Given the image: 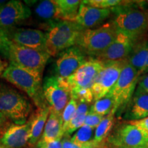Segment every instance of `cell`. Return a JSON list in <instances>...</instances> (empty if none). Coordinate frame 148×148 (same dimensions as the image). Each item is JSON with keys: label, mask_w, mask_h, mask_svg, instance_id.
<instances>
[{"label": "cell", "mask_w": 148, "mask_h": 148, "mask_svg": "<svg viewBox=\"0 0 148 148\" xmlns=\"http://www.w3.org/2000/svg\"><path fill=\"white\" fill-rule=\"evenodd\" d=\"M30 121L23 124H12L3 132L0 142L8 148H21L29 141Z\"/></svg>", "instance_id": "e0dca14e"}, {"label": "cell", "mask_w": 148, "mask_h": 148, "mask_svg": "<svg viewBox=\"0 0 148 148\" xmlns=\"http://www.w3.org/2000/svg\"><path fill=\"white\" fill-rule=\"evenodd\" d=\"M148 117V93L136 87L123 113L127 121H138Z\"/></svg>", "instance_id": "ac0fdd59"}, {"label": "cell", "mask_w": 148, "mask_h": 148, "mask_svg": "<svg viewBox=\"0 0 148 148\" xmlns=\"http://www.w3.org/2000/svg\"><path fill=\"white\" fill-rule=\"evenodd\" d=\"M114 106V102L112 96L108 94L105 97L94 101L90 106L89 112L105 116L113 110Z\"/></svg>", "instance_id": "484cf974"}, {"label": "cell", "mask_w": 148, "mask_h": 148, "mask_svg": "<svg viewBox=\"0 0 148 148\" xmlns=\"http://www.w3.org/2000/svg\"><path fill=\"white\" fill-rule=\"evenodd\" d=\"M137 88L148 93V73L140 75L138 79Z\"/></svg>", "instance_id": "d6a6232c"}, {"label": "cell", "mask_w": 148, "mask_h": 148, "mask_svg": "<svg viewBox=\"0 0 148 148\" xmlns=\"http://www.w3.org/2000/svg\"><path fill=\"white\" fill-rule=\"evenodd\" d=\"M138 2L123 1L110 10L113 14L111 22L116 29L139 42L148 32V11L138 6Z\"/></svg>", "instance_id": "6da1fadb"}, {"label": "cell", "mask_w": 148, "mask_h": 148, "mask_svg": "<svg viewBox=\"0 0 148 148\" xmlns=\"http://www.w3.org/2000/svg\"><path fill=\"white\" fill-rule=\"evenodd\" d=\"M32 12L21 1L12 0L5 2L0 8V29L4 32L30 16Z\"/></svg>", "instance_id": "4fadbf2b"}, {"label": "cell", "mask_w": 148, "mask_h": 148, "mask_svg": "<svg viewBox=\"0 0 148 148\" xmlns=\"http://www.w3.org/2000/svg\"><path fill=\"white\" fill-rule=\"evenodd\" d=\"M37 148H63V147H62V139H59L47 142L39 140L37 144Z\"/></svg>", "instance_id": "1f68e13d"}, {"label": "cell", "mask_w": 148, "mask_h": 148, "mask_svg": "<svg viewBox=\"0 0 148 148\" xmlns=\"http://www.w3.org/2000/svg\"><path fill=\"white\" fill-rule=\"evenodd\" d=\"M57 16L60 21L75 22L82 1L79 0H55Z\"/></svg>", "instance_id": "603a6c76"}, {"label": "cell", "mask_w": 148, "mask_h": 148, "mask_svg": "<svg viewBox=\"0 0 148 148\" xmlns=\"http://www.w3.org/2000/svg\"><path fill=\"white\" fill-rule=\"evenodd\" d=\"M43 95L51 110L61 115L71 99V91L66 79L60 77H46L42 82Z\"/></svg>", "instance_id": "30bf717a"}, {"label": "cell", "mask_w": 148, "mask_h": 148, "mask_svg": "<svg viewBox=\"0 0 148 148\" xmlns=\"http://www.w3.org/2000/svg\"><path fill=\"white\" fill-rule=\"evenodd\" d=\"M89 110V103L84 101H78L76 112L64 131L63 137H69L70 135L84 125L85 117Z\"/></svg>", "instance_id": "cb8c5ba5"}, {"label": "cell", "mask_w": 148, "mask_h": 148, "mask_svg": "<svg viewBox=\"0 0 148 148\" xmlns=\"http://www.w3.org/2000/svg\"><path fill=\"white\" fill-rule=\"evenodd\" d=\"M87 57L77 46L63 51L56 61V75L67 79L86 62L88 58Z\"/></svg>", "instance_id": "7c38bea8"}, {"label": "cell", "mask_w": 148, "mask_h": 148, "mask_svg": "<svg viewBox=\"0 0 148 148\" xmlns=\"http://www.w3.org/2000/svg\"><path fill=\"white\" fill-rule=\"evenodd\" d=\"M7 66H8L7 64L5 63V62H3V61L0 58V77H1L3 73L4 72L5 69L7 68Z\"/></svg>", "instance_id": "d590c367"}, {"label": "cell", "mask_w": 148, "mask_h": 148, "mask_svg": "<svg viewBox=\"0 0 148 148\" xmlns=\"http://www.w3.org/2000/svg\"><path fill=\"white\" fill-rule=\"evenodd\" d=\"M62 121L61 115L50 110L49 117L46 122L41 138L40 140L44 142L53 141L63 138Z\"/></svg>", "instance_id": "44dd1931"}, {"label": "cell", "mask_w": 148, "mask_h": 148, "mask_svg": "<svg viewBox=\"0 0 148 148\" xmlns=\"http://www.w3.org/2000/svg\"><path fill=\"white\" fill-rule=\"evenodd\" d=\"M114 115L115 114L111 112L110 114L103 117L102 121L95 130V135L93 138L95 141L103 143V141L108 138L113 127Z\"/></svg>", "instance_id": "d4e9b609"}, {"label": "cell", "mask_w": 148, "mask_h": 148, "mask_svg": "<svg viewBox=\"0 0 148 148\" xmlns=\"http://www.w3.org/2000/svg\"><path fill=\"white\" fill-rule=\"evenodd\" d=\"M63 148H97L103 145V143H98L94 140L85 143H75L71 141L69 137H63L62 139Z\"/></svg>", "instance_id": "f546056e"}, {"label": "cell", "mask_w": 148, "mask_h": 148, "mask_svg": "<svg viewBox=\"0 0 148 148\" xmlns=\"http://www.w3.org/2000/svg\"><path fill=\"white\" fill-rule=\"evenodd\" d=\"M111 14L110 9L96 8L81 3L75 22L84 29H92L103 23Z\"/></svg>", "instance_id": "2e32d148"}, {"label": "cell", "mask_w": 148, "mask_h": 148, "mask_svg": "<svg viewBox=\"0 0 148 148\" xmlns=\"http://www.w3.org/2000/svg\"><path fill=\"white\" fill-rule=\"evenodd\" d=\"M7 40H8V37H7L6 34L3 31L0 29V53H1L2 51Z\"/></svg>", "instance_id": "e575fe53"}, {"label": "cell", "mask_w": 148, "mask_h": 148, "mask_svg": "<svg viewBox=\"0 0 148 148\" xmlns=\"http://www.w3.org/2000/svg\"><path fill=\"white\" fill-rule=\"evenodd\" d=\"M103 117L104 116H101L100 114L88 112V114H86V117H85L84 125H86L87 126L92 127V128L95 129L99 125V123H101V121H102Z\"/></svg>", "instance_id": "4dcf8cb0"}, {"label": "cell", "mask_w": 148, "mask_h": 148, "mask_svg": "<svg viewBox=\"0 0 148 148\" xmlns=\"http://www.w3.org/2000/svg\"><path fill=\"white\" fill-rule=\"evenodd\" d=\"M0 148H8V147H7L6 146H5L3 143H1V142H0Z\"/></svg>", "instance_id": "74e56055"}, {"label": "cell", "mask_w": 148, "mask_h": 148, "mask_svg": "<svg viewBox=\"0 0 148 148\" xmlns=\"http://www.w3.org/2000/svg\"><path fill=\"white\" fill-rule=\"evenodd\" d=\"M5 2H6V1H0V8H1V7L2 6V5L4 4Z\"/></svg>", "instance_id": "f35d334b"}, {"label": "cell", "mask_w": 148, "mask_h": 148, "mask_svg": "<svg viewBox=\"0 0 148 148\" xmlns=\"http://www.w3.org/2000/svg\"><path fill=\"white\" fill-rule=\"evenodd\" d=\"M103 67L96 78L91 90L94 101L108 95L114 87L121 75L127 59L119 60H103Z\"/></svg>", "instance_id": "8fae6325"}, {"label": "cell", "mask_w": 148, "mask_h": 148, "mask_svg": "<svg viewBox=\"0 0 148 148\" xmlns=\"http://www.w3.org/2000/svg\"><path fill=\"white\" fill-rule=\"evenodd\" d=\"M1 53L10 60V63L42 75L49 56L45 51L36 50L18 45L7 40Z\"/></svg>", "instance_id": "5b68a950"}, {"label": "cell", "mask_w": 148, "mask_h": 148, "mask_svg": "<svg viewBox=\"0 0 148 148\" xmlns=\"http://www.w3.org/2000/svg\"><path fill=\"white\" fill-rule=\"evenodd\" d=\"M36 18L45 23L47 29L53 24L60 21L57 16V6L55 0H45L40 1L34 8Z\"/></svg>", "instance_id": "7402d4cb"}, {"label": "cell", "mask_w": 148, "mask_h": 148, "mask_svg": "<svg viewBox=\"0 0 148 148\" xmlns=\"http://www.w3.org/2000/svg\"><path fill=\"white\" fill-rule=\"evenodd\" d=\"M1 77L23 90L38 108L49 106L43 95L42 75L10 63Z\"/></svg>", "instance_id": "3957f363"}, {"label": "cell", "mask_w": 148, "mask_h": 148, "mask_svg": "<svg viewBox=\"0 0 148 148\" xmlns=\"http://www.w3.org/2000/svg\"><path fill=\"white\" fill-rule=\"evenodd\" d=\"M103 60L88 57L84 64L73 75L66 79L71 91V98L88 103L94 101L91 88L103 69Z\"/></svg>", "instance_id": "7a4b0ae2"}, {"label": "cell", "mask_w": 148, "mask_h": 148, "mask_svg": "<svg viewBox=\"0 0 148 148\" xmlns=\"http://www.w3.org/2000/svg\"><path fill=\"white\" fill-rule=\"evenodd\" d=\"M123 1L119 0H84L82 3L96 8L110 9L116 5H121Z\"/></svg>", "instance_id": "f1b7e54d"}, {"label": "cell", "mask_w": 148, "mask_h": 148, "mask_svg": "<svg viewBox=\"0 0 148 148\" xmlns=\"http://www.w3.org/2000/svg\"><path fill=\"white\" fill-rule=\"evenodd\" d=\"M147 2H148V1H147Z\"/></svg>", "instance_id": "60d3db41"}, {"label": "cell", "mask_w": 148, "mask_h": 148, "mask_svg": "<svg viewBox=\"0 0 148 148\" xmlns=\"http://www.w3.org/2000/svg\"><path fill=\"white\" fill-rule=\"evenodd\" d=\"M112 148H148V135L130 121L118 125L106 138Z\"/></svg>", "instance_id": "9c48e42d"}, {"label": "cell", "mask_w": 148, "mask_h": 148, "mask_svg": "<svg viewBox=\"0 0 148 148\" xmlns=\"http://www.w3.org/2000/svg\"><path fill=\"white\" fill-rule=\"evenodd\" d=\"M117 33L111 21L97 28L84 29L79 34L75 46L88 57L96 58L114 41Z\"/></svg>", "instance_id": "277c9868"}, {"label": "cell", "mask_w": 148, "mask_h": 148, "mask_svg": "<svg viewBox=\"0 0 148 148\" xmlns=\"http://www.w3.org/2000/svg\"><path fill=\"white\" fill-rule=\"evenodd\" d=\"M139 77L140 75L137 71L127 61L117 82L108 93L114 100V106L112 112L114 114L119 116L124 113L125 108L137 87Z\"/></svg>", "instance_id": "ba28073f"}, {"label": "cell", "mask_w": 148, "mask_h": 148, "mask_svg": "<svg viewBox=\"0 0 148 148\" xmlns=\"http://www.w3.org/2000/svg\"><path fill=\"white\" fill-rule=\"evenodd\" d=\"M97 148H107V147H106V146L103 145V146H101V147H97Z\"/></svg>", "instance_id": "ab89813d"}, {"label": "cell", "mask_w": 148, "mask_h": 148, "mask_svg": "<svg viewBox=\"0 0 148 148\" xmlns=\"http://www.w3.org/2000/svg\"><path fill=\"white\" fill-rule=\"evenodd\" d=\"M77 104H78V101L76 99L71 98L70 99L69 102L67 103L65 108L62 111V114H61V117H62V130H63V134L64 131L65 130L66 126H67L70 121L73 117L74 114L76 112Z\"/></svg>", "instance_id": "83f0119b"}, {"label": "cell", "mask_w": 148, "mask_h": 148, "mask_svg": "<svg viewBox=\"0 0 148 148\" xmlns=\"http://www.w3.org/2000/svg\"><path fill=\"white\" fill-rule=\"evenodd\" d=\"M32 106L26 97L17 90L0 84V112L16 124L27 122Z\"/></svg>", "instance_id": "52a82bcc"}, {"label": "cell", "mask_w": 148, "mask_h": 148, "mask_svg": "<svg viewBox=\"0 0 148 148\" xmlns=\"http://www.w3.org/2000/svg\"><path fill=\"white\" fill-rule=\"evenodd\" d=\"M5 33L10 41L18 45L46 51V33L40 29L12 28Z\"/></svg>", "instance_id": "5bb4252c"}, {"label": "cell", "mask_w": 148, "mask_h": 148, "mask_svg": "<svg viewBox=\"0 0 148 148\" xmlns=\"http://www.w3.org/2000/svg\"><path fill=\"white\" fill-rule=\"evenodd\" d=\"M6 118L0 112V127H1L5 124V123L6 122Z\"/></svg>", "instance_id": "8d00e7d4"}, {"label": "cell", "mask_w": 148, "mask_h": 148, "mask_svg": "<svg viewBox=\"0 0 148 148\" xmlns=\"http://www.w3.org/2000/svg\"><path fill=\"white\" fill-rule=\"evenodd\" d=\"M95 130L87 125H82L70 138L71 142L75 143H85L93 140Z\"/></svg>", "instance_id": "4316f807"}, {"label": "cell", "mask_w": 148, "mask_h": 148, "mask_svg": "<svg viewBox=\"0 0 148 148\" xmlns=\"http://www.w3.org/2000/svg\"><path fill=\"white\" fill-rule=\"evenodd\" d=\"M127 59L140 76L148 73V40L138 42Z\"/></svg>", "instance_id": "ffe728a7"}, {"label": "cell", "mask_w": 148, "mask_h": 148, "mask_svg": "<svg viewBox=\"0 0 148 148\" xmlns=\"http://www.w3.org/2000/svg\"><path fill=\"white\" fill-rule=\"evenodd\" d=\"M130 122L141 129L142 130H143L148 135V117L145 118L143 119L138 120V121H133Z\"/></svg>", "instance_id": "836d02e7"}, {"label": "cell", "mask_w": 148, "mask_h": 148, "mask_svg": "<svg viewBox=\"0 0 148 148\" xmlns=\"http://www.w3.org/2000/svg\"><path fill=\"white\" fill-rule=\"evenodd\" d=\"M51 108L49 106L38 108L36 112L29 119L30 130L28 143L31 145L38 143L41 138L46 122L49 117Z\"/></svg>", "instance_id": "d6986e66"}, {"label": "cell", "mask_w": 148, "mask_h": 148, "mask_svg": "<svg viewBox=\"0 0 148 148\" xmlns=\"http://www.w3.org/2000/svg\"><path fill=\"white\" fill-rule=\"evenodd\" d=\"M138 41L118 31L115 39L96 58L101 60H119L127 59Z\"/></svg>", "instance_id": "9a60e30c"}, {"label": "cell", "mask_w": 148, "mask_h": 148, "mask_svg": "<svg viewBox=\"0 0 148 148\" xmlns=\"http://www.w3.org/2000/svg\"><path fill=\"white\" fill-rule=\"evenodd\" d=\"M83 29L75 22L59 21L47 29L45 50L50 56H56L76 45L77 37Z\"/></svg>", "instance_id": "8992f818"}]
</instances>
